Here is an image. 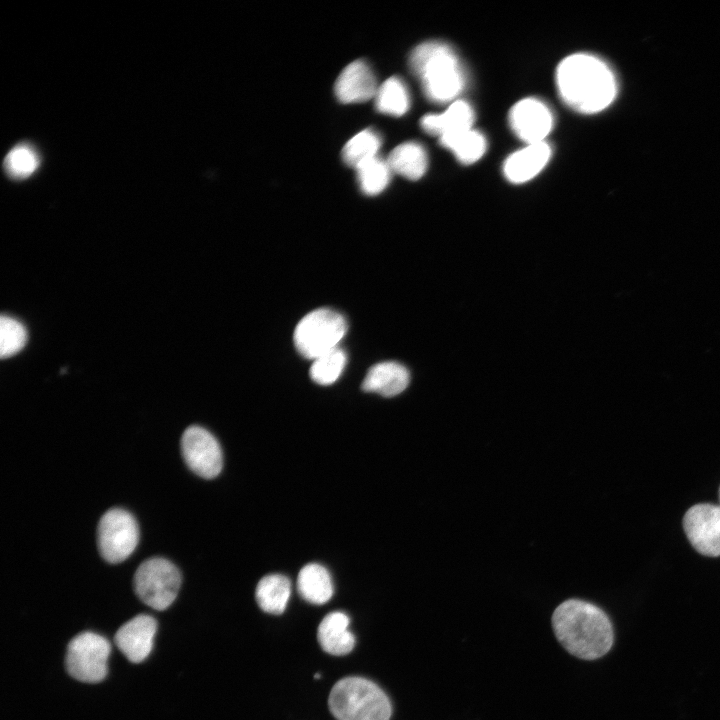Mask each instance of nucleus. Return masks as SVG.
<instances>
[{
	"label": "nucleus",
	"mask_w": 720,
	"mask_h": 720,
	"mask_svg": "<svg viewBox=\"0 0 720 720\" xmlns=\"http://www.w3.org/2000/svg\"><path fill=\"white\" fill-rule=\"evenodd\" d=\"M556 85L565 104L584 114L605 109L617 90L615 77L606 63L586 53L567 56L559 63Z\"/></svg>",
	"instance_id": "obj_1"
},
{
	"label": "nucleus",
	"mask_w": 720,
	"mask_h": 720,
	"mask_svg": "<svg viewBox=\"0 0 720 720\" xmlns=\"http://www.w3.org/2000/svg\"><path fill=\"white\" fill-rule=\"evenodd\" d=\"M552 627L560 644L584 660L604 656L613 645L610 619L602 609L583 600L562 602L552 615Z\"/></svg>",
	"instance_id": "obj_2"
},
{
	"label": "nucleus",
	"mask_w": 720,
	"mask_h": 720,
	"mask_svg": "<svg viewBox=\"0 0 720 720\" xmlns=\"http://www.w3.org/2000/svg\"><path fill=\"white\" fill-rule=\"evenodd\" d=\"M409 63L432 102H451L464 89L462 66L455 52L445 43L428 41L418 45L412 51Z\"/></svg>",
	"instance_id": "obj_3"
},
{
	"label": "nucleus",
	"mask_w": 720,
	"mask_h": 720,
	"mask_svg": "<svg viewBox=\"0 0 720 720\" xmlns=\"http://www.w3.org/2000/svg\"><path fill=\"white\" fill-rule=\"evenodd\" d=\"M328 706L337 720H389L392 713L384 691L371 680L358 676L336 682Z\"/></svg>",
	"instance_id": "obj_4"
},
{
	"label": "nucleus",
	"mask_w": 720,
	"mask_h": 720,
	"mask_svg": "<svg viewBox=\"0 0 720 720\" xmlns=\"http://www.w3.org/2000/svg\"><path fill=\"white\" fill-rule=\"evenodd\" d=\"M342 314L330 308H319L305 315L294 330V344L305 358L316 359L338 347L347 332Z\"/></svg>",
	"instance_id": "obj_5"
},
{
	"label": "nucleus",
	"mask_w": 720,
	"mask_h": 720,
	"mask_svg": "<svg viewBox=\"0 0 720 720\" xmlns=\"http://www.w3.org/2000/svg\"><path fill=\"white\" fill-rule=\"evenodd\" d=\"M133 585L136 595L143 603L156 610H165L177 597L181 574L169 560L154 557L139 565Z\"/></svg>",
	"instance_id": "obj_6"
},
{
	"label": "nucleus",
	"mask_w": 720,
	"mask_h": 720,
	"mask_svg": "<svg viewBox=\"0 0 720 720\" xmlns=\"http://www.w3.org/2000/svg\"><path fill=\"white\" fill-rule=\"evenodd\" d=\"M110 652L111 645L105 637L90 631L82 632L67 645L66 670L80 682H101L107 675Z\"/></svg>",
	"instance_id": "obj_7"
},
{
	"label": "nucleus",
	"mask_w": 720,
	"mask_h": 720,
	"mask_svg": "<svg viewBox=\"0 0 720 720\" xmlns=\"http://www.w3.org/2000/svg\"><path fill=\"white\" fill-rule=\"evenodd\" d=\"M139 529L134 516L121 508L108 510L100 519L97 529L101 556L116 564L127 559L135 550Z\"/></svg>",
	"instance_id": "obj_8"
},
{
	"label": "nucleus",
	"mask_w": 720,
	"mask_h": 720,
	"mask_svg": "<svg viewBox=\"0 0 720 720\" xmlns=\"http://www.w3.org/2000/svg\"><path fill=\"white\" fill-rule=\"evenodd\" d=\"M184 461L192 472L205 479L219 475L223 467V454L217 439L200 426L188 427L181 438Z\"/></svg>",
	"instance_id": "obj_9"
},
{
	"label": "nucleus",
	"mask_w": 720,
	"mask_h": 720,
	"mask_svg": "<svg viewBox=\"0 0 720 720\" xmlns=\"http://www.w3.org/2000/svg\"><path fill=\"white\" fill-rule=\"evenodd\" d=\"M683 527L699 553L720 556V505L701 503L692 506L684 515Z\"/></svg>",
	"instance_id": "obj_10"
},
{
	"label": "nucleus",
	"mask_w": 720,
	"mask_h": 720,
	"mask_svg": "<svg viewBox=\"0 0 720 720\" xmlns=\"http://www.w3.org/2000/svg\"><path fill=\"white\" fill-rule=\"evenodd\" d=\"M510 127L527 144L544 142L553 127V116L545 103L536 98L517 102L509 112Z\"/></svg>",
	"instance_id": "obj_11"
},
{
	"label": "nucleus",
	"mask_w": 720,
	"mask_h": 720,
	"mask_svg": "<svg viewBox=\"0 0 720 720\" xmlns=\"http://www.w3.org/2000/svg\"><path fill=\"white\" fill-rule=\"evenodd\" d=\"M156 631V620L150 615L140 614L117 630L114 643L130 662L140 663L150 654Z\"/></svg>",
	"instance_id": "obj_12"
},
{
	"label": "nucleus",
	"mask_w": 720,
	"mask_h": 720,
	"mask_svg": "<svg viewBox=\"0 0 720 720\" xmlns=\"http://www.w3.org/2000/svg\"><path fill=\"white\" fill-rule=\"evenodd\" d=\"M377 90L375 76L362 60L348 64L335 83V95L342 103L365 102L375 97Z\"/></svg>",
	"instance_id": "obj_13"
},
{
	"label": "nucleus",
	"mask_w": 720,
	"mask_h": 720,
	"mask_svg": "<svg viewBox=\"0 0 720 720\" xmlns=\"http://www.w3.org/2000/svg\"><path fill=\"white\" fill-rule=\"evenodd\" d=\"M550 157L551 148L546 142L527 144L506 159L504 175L511 183L527 182L540 173Z\"/></svg>",
	"instance_id": "obj_14"
},
{
	"label": "nucleus",
	"mask_w": 720,
	"mask_h": 720,
	"mask_svg": "<svg viewBox=\"0 0 720 720\" xmlns=\"http://www.w3.org/2000/svg\"><path fill=\"white\" fill-rule=\"evenodd\" d=\"M474 120V111L469 103L456 100L443 113L423 116L420 125L427 134L440 138L471 129Z\"/></svg>",
	"instance_id": "obj_15"
},
{
	"label": "nucleus",
	"mask_w": 720,
	"mask_h": 720,
	"mask_svg": "<svg viewBox=\"0 0 720 720\" xmlns=\"http://www.w3.org/2000/svg\"><path fill=\"white\" fill-rule=\"evenodd\" d=\"M409 380V371L402 364L393 361L381 362L368 370L362 389L384 397H393L407 388Z\"/></svg>",
	"instance_id": "obj_16"
},
{
	"label": "nucleus",
	"mask_w": 720,
	"mask_h": 720,
	"mask_svg": "<svg viewBox=\"0 0 720 720\" xmlns=\"http://www.w3.org/2000/svg\"><path fill=\"white\" fill-rule=\"evenodd\" d=\"M350 619L341 611L327 614L320 622L317 639L321 648L336 656L350 653L355 646V637L349 630Z\"/></svg>",
	"instance_id": "obj_17"
},
{
	"label": "nucleus",
	"mask_w": 720,
	"mask_h": 720,
	"mask_svg": "<svg viewBox=\"0 0 720 720\" xmlns=\"http://www.w3.org/2000/svg\"><path fill=\"white\" fill-rule=\"evenodd\" d=\"M297 588L304 600L316 605L328 602L334 592L328 570L317 563L307 564L300 570Z\"/></svg>",
	"instance_id": "obj_18"
},
{
	"label": "nucleus",
	"mask_w": 720,
	"mask_h": 720,
	"mask_svg": "<svg viewBox=\"0 0 720 720\" xmlns=\"http://www.w3.org/2000/svg\"><path fill=\"white\" fill-rule=\"evenodd\" d=\"M387 163L392 172L409 180H418L427 169L428 158L422 145L405 142L391 151Z\"/></svg>",
	"instance_id": "obj_19"
},
{
	"label": "nucleus",
	"mask_w": 720,
	"mask_h": 720,
	"mask_svg": "<svg viewBox=\"0 0 720 720\" xmlns=\"http://www.w3.org/2000/svg\"><path fill=\"white\" fill-rule=\"evenodd\" d=\"M291 594L290 580L281 574L264 576L257 584L255 597L266 613L279 615L286 609Z\"/></svg>",
	"instance_id": "obj_20"
},
{
	"label": "nucleus",
	"mask_w": 720,
	"mask_h": 720,
	"mask_svg": "<svg viewBox=\"0 0 720 720\" xmlns=\"http://www.w3.org/2000/svg\"><path fill=\"white\" fill-rule=\"evenodd\" d=\"M439 141L458 161L466 165L478 161L487 149L485 137L473 128L440 137Z\"/></svg>",
	"instance_id": "obj_21"
},
{
	"label": "nucleus",
	"mask_w": 720,
	"mask_h": 720,
	"mask_svg": "<svg viewBox=\"0 0 720 720\" xmlns=\"http://www.w3.org/2000/svg\"><path fill=\"white\" fill-rule=\"evenodd\" d=\"M409 105V93L401 79L390 77L378 87L375 106L379 112L399 117L408 111Z\"/></svg>",
	"instance_id": "obj_22"
},
{
	"label": "nucleus",
	"mask_w": 720,
	"mask_h": 720,
	"mask_svg": "<svg viewBox=\"0 0 720 720\" xmlns=\"http://www.w3.org/2000/svg\"><path fill=\"white\" fill-rule=\"evenodd\" d=\"M380 146L379 135L371 129H365L345 144L342 157L348 166L356 168L361 163L377 156Z\"/></svg>",
	"instance_id": "obj_23"
},
{
	"label": "nucleus",
	"mask_w": 720,
	"mask_h": 720,
	"mask_svg": "<svg viewBox=\"0 0 720 720\" xmlns=\"http://www.w3.org/2000/svg\"><path fill=\"white\" fill-rule=\"evenodd\" d=\"M362 192L373 196L381 193L389 184L391 169L387 161L375 156L356 168Z\"/></svg>",
	"instance_id": "obj_24"
},
{
	"label": "nucleus",
	"mask_w": 720,
	"mask_h": 720,
	"mask_svg": "<svg viewBox=\"0 0 720 720\" xmlns=\"http://www.w3.org/2000/svg\"><path fill=\"white\" fill-rule=\"evenodd\" d=\"M346 361V353L339 347L334 348L313 360L310 377L317 384L330 385L340 377Z\"/></svg>",
	"instance_id": "obj_25"
},
{
	"label": "nucleus",
	"mask_w": 720,
	"mask_h": 720,
	"mask_svg": "<svg viewBox=\"0 0 720 720\" xmlns=\"http://www.w3.org/2000/svg\"><path fill=\"white\" fill-rule=\"evenodd\" d=\"M39 166V156L27 144H20L10 150L4 160L7 174L15 179H23L32 175Z\"/></svg>",
	"instance_id": "obj_26"
},
{
	"label": "nucleus",
	"mask_w": 720,
	"mask_h": 720,
	"mask_svg": "<svg viewBox=\"0 0 720 720\" xmlns=\"http://www.w3.org/2000/svg\"><path fill=\"white\" fill-rule=\"evenodd\" d=\"M27 342L25 326L15 318L2 315L0 318V355L9 358L21 351Z\"/></svg>",
	"instance_id": "obj_27"
},
{
	"label": "nucleus",
	"mask_w": 720,
	"mask_h": 720,
	"mask_svg": "<svg viewBox=\"0 0 720 720\" xmlns=\"http://www.w3.org/2000/svg\"><path fill=\"white\" fill-rule=\"evenodd\" d=\"M719 500H720V489H719Z\"/></svg>",
	"instance_id": "obj_28"
}]
</instances>
